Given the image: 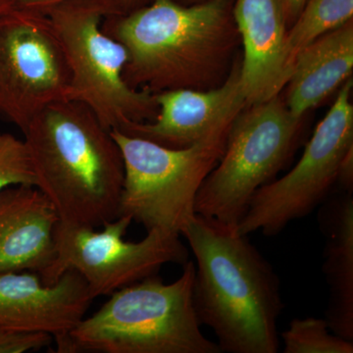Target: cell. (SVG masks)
Instances as JSON below:
<instances>
[{
	"label": "cell",
	"instance_id": "cell-1",
	"mask_svg": "<svg viewBox=\"0 0 353 353\" xmlns=\"http://www.w3.org/2000/svg\"><path fill=\"white\" fill-rule=\"evenodd\" d=\"M101 27L126 48L125 82L152 94L222 85L241 41L230 0L194 6L152 0L131 13L106 16Z\"/></svg>",
	"mask_w": 353,
	"mask_h": 353
},
{
	"label": "cell",
	"instance_id": "cell-2",
	"mask_svg": "<svg viewBox=\"0 0 353 353\" xmlns=\"http://www.w3.org/2000/svg\"><path fill=\"white\" fill-rule=\"evenodd\" d=\"M196 259L194 309L212 330L221 352H279L284 309L280 279L236 227L194 214L183 228Z\"/></svg>",
	"mask_w": 353,
	"mask_h": 353
},
{
	"label": "cell",
	"instance_id": "cell-3",
	"mask_svg": "<svg viewBox=\"0 0 353 353\" xmlns=\"http://www.w3.org/2000/svg\"><path fill=\"white\" fill-rule=\"evenodd\" d=\"M22 132L36 187L60 223L97 229L119 216L122 153L92 109L72 99L53 102Z\"/></svg>",
	"mask_w": 353,
	"mask_h": 353
},
{
	"label": "cell",
	"instance_id": "cell-4",
	"mask_svg": "<svg viewBox=\"0 0 353 353\" xmlns=\"http://www.w3.org/2000/svg\"><path fill=\"white\" fill-rule=\"evenodd\" d=\"M196 264L175 282L157 275L123 288L70 332L76 352L220 353L201 330L192 299Z\"/></svg>",
	"mask_w": 353,
	"mask_h": 353
},
{
	"label": "cell",
	"instance_id": "cell-5",
	"mask_svg": "<svg viewBox=\"0 0 353 353\" xmlns=\"http://www.w3.org/2000/svg\"><path fill=\"white\" fill-rule=\"evenodd\" d=\"M63 46L70 72L69 99L92 109L108 130L131 123L152 122L158 104L154 94L130 88L123 78L126 48L102 30L111 15L102 0H69L46 12Z\"/></svg>",
	"mask_w": 353,
	"mask_h": 353
},
{
	"label": "cell",
	"instance_id": "cell-6",
	"mask_svg": "<svg viewBox=\"0 0 353 353\" xmlns=\"http://www.w3.org/2000/svg\"><path fill=\"white\" fill-rule=\"evenodd\" d=\"M303 120L284 99L246 106L234 119L219 162L197 192L194 212L238 226L257 190L275 180L296 148Z\"/></svg>",
	"mask_w": 353,
	"mask_h": 353
},
{
	"label": "cell",
	"instance_id": "cell-7",
	"mask_svg": "<svg viewBox=\"0 0 353 353\" xmlns=\"http://www.w3.org/2000/svg\"><path fill=\"white\" fill-rule=\"evenodd\" d=\"M230 129L179 150L111 130L124 161L119 216L136 221L146 232L181 236L196 214L197 192L219 162Z\"/></svg>",
	"mask_w": 353,
	"mask_h": 353
},
{
	"label": "cell",
	"instance_id": "cell-8",
	"mask_svg": "<svg viewBox=\"0 0 353 353\" xmlns=\"http://www.w3.org/2000/svg\"><path fill=\"white\" fill-rule=\"evenodd\" d=\"M352 88L350 78L340 88L296 166L255 192L236 226L239 233L277 236L290 223L312 213L334 192L341 162L353 148Z\"/></svg>",
	"mask_w": 353,
	"mask_h": 353
},
{
	"label": "cell",
	"instance_id": "cell-9",
	"mask_svg": "<svg viewBox=\"0 0 353 353\" xmlns=\"http://www.w3.org/2000/svg\"><path fill=\"white\" fill-rule=\"evenodd\" d=\"M132 222L131 218L119 216L103 225L101 231L58 223L57 255L41 277L43 284H54L65 271L73 269L97 299L157 275L164 265L183 266L189 260V250L178 234L154 229L137 243L125 241Z\"/></svg>",
	"mask_w": 353,
	"mask_h": 353
},
{
	"label": "cell",
	"instance_id": "cell-10",
	"mask_svg": "<svg viewBox=\"0 0 353 353\" xmlns=\"http://www.w3.org/2000/svg\"><path fill=\"white\" fill-rule=\"evenodd\" d=\"M71 72L48 14L15 8L0 14V113L24 130L48 104L69 99Z\"/></svg>",
	"mask_w": 353,
	"mask_h": 353
},
{
	"label": "cell",
	"instance_id": "cell-11",
	"mask_svg": "<svg viewBox=\"0 0 353 353\" xmlns=\"http://www.w3.org/2000/svg\"><path fill=\"white\" fill-rule=\"evenodd\" d=\"M154 97L159 108L157 118L152 122L131 123L119 132L175 150L190 148L230 129L248 106L239 61L217 88L167 90Z\"/></svg>",
	"mask_w": 353,
	"mask_h": 353
},
{
	"label": "cell",
	"instance_id": "cell-12",
	"mask_svg": "<svg viewBox=\"0 0 353 353\" xmlns=\"http://www.w3.org/2000/svg\"><path fill=\"white\" fill-rule=\"evenodd\" d=\"M94 299L73 269L52 285L34 272L0 274V328L64 336L82 321Z\"/></svg>",
	"mask_w": 353,
	"mask_h": 353
},
{
	"label": "cell",
	"instance_id": "cell-13",
	"mask_svg": "<svg viewBox=\"0 0 353 353\" xmlns=\"http://www.w3.org/2000/svg\"><path fill=\"white\" fill-rule=\"evenodd\" d=\"M233 17L243 48L241 82L246 104L277 97L289 82L294 62L278 0H236Z\"/></svg>",
	"mask_w": 353,
	"mask_h": 353
},
{
	"label": "cell",
	"instance_id": "cell-14",
	"mask_svg": "<svg viewBox=\"0 0 353 353\" xmlns=\"http://www.w3.org/2000/svg\"><path fill=\"white\" fill-rule=\"evenodd\" d=\"M57 211L34 185H12L0 192V274L34 272L43 275L55 260Z\"/></svg>",
	"mask_w": 353,
	"mask_h": 353
},
{
	"label": "cell",
	"instance_id": "cell-15",
	"mask_svg": "<svg viewBox=\"0 0 353 353\" xmlns=\"http://www.w3.org/2000/svg\"><path fill=\"white\" fill-rule=\"evenodd\" d=\"M318 223L330 294L325 320L334 334L353 341V194L332 192L319 206Z\"/></svg>",
	"mask_w": 353,
	"mask_h": 353
},
{
	"label": "cell",
	"instance_id": "cell-16",
	"mask_svg": "<svg viewBox=\"0 0 353 353\" xmlns=\"http://www.w3.org/2000/svg\"><path fill=\"white\" fill-rule=\"evenodd\" d=\"M353 20L323 34L294 58L285 103L294 117L303 119L336 88L352 78Z\"/></svg>",
	"mask_w": 353,
	"mask_h": 353
},
{
	"label": "cell",
	"instance_id": "cell-17",
	"mask_svg": "<svg viewBox=\"0 0 353 353\" xmlns=\"http://www.w3.org/2000/svg\"><path fill=\"white\" fill-rule=\"evenodd\" d=\"M352 16L353 0H306L299 17L288 29V48L292 62L305 46L347 24Z\"/></svg>",
	"mask_w": 353,
	"mask_h": 353
},
{
	"label": "cell",
	"instance_id": "cell-18",
	"mask_svg": "<svg viewBox=\"0 0 353 353\" xmlns=\"http://www.w3.org/2000/svg\"><path fill=\"white\" fill-rule=\"evenodd\" d=\"M285 353H352L353 341L334 334L321 318L294 319L281 334Z\"/></svg>",
	"mask_w": 353,
	"mask_h": 353
},
{
	"label": "cell",
	"instance_id": "cell-19",
	"mask_svg": "<svg viewBox=\"0 0 353 353\" xmlns=\"http://www.w3.org/2000/svg\"><path fill=\"white\" fill-rule=\"evenodd\" d=\"M19 185L36 187L29 150L24 139L0 132V192Z\"/></svg>",
	"mask_w": 353,
	"mask_h": 353
},
{
	"label": "cell",
	"instance_id": "cell-20",
	"mask_svg": "<svg viewBox=\"0 0 353 353\" xmlns=\"http://www.w3.org/2000/svg\"><path fill=\"white\" fill-rule=\"evenodd\" d=\"M52 336L0 328V353L38 352L50 345Z\"/></svg>",
	"mask_w": 353,
	"mask_h": 353
},
{
	"label": "cell",
	"instance_id": "cell-21",
	"mask_svg": "<svg viewBox=\"0 0 353 353\" xmlns=\"http://www.w3.org/2000/svg\"><path fill=\"white\" fill-rule=\"evenodd\" d=\"M336 187L339 188L340 192L353 194V148L347 153L341 162Z\"/></svg>",
	"mask_w": 353,
	"mask_h": 353
},
{
	"label": "cell",
	"instance_id": "cell-22",
	"mask_svg": "<svg viewBox=\"0 0 353 353\" xmlns=\"http://www.w3.org/2000/svg\"><path fill=\"white\" fill-rule=\"evenodd\" d=\"M109 7L111 15H124L148 6L152 0H102Z\"/></svg>",
	"mask_w": 353,
	"mask_h": 353
},
{
	"label": "cell",
	"instance_id": "cell-23",
	"mask_svg": "<svg viewBox=\"0 0 353 353\" xmlns=\"http://www.w3.org/2000/svg\"><path fill=\"white\" fill-rule=\"evenodd\" d=\"M305 1L306 0H278L288 28L294 24V21L299 17Z\"/></svg>",
	"mask_w": 353,
	"mask_h": 353
},
{
	"label": "cell",
	"instance_id": "cell-24",
	"mask_svg": "<svg viewBox=\"0 0 353 353\" xmlns=\"http://www.w3.org/2000/svg\"><path fill=\"white\" fill-rule=\"evenodd\" d=\"M66 1L69 0H18V6L46 12L48 9Z\"/></svg>",
	"mask_w": 353,
	"mask_h": 353
},
{
	"label": "cell",
	"instance_id": "cell-25",
	"mask_svg": "<svg viewBox=\"0 0 353 353\" xmlns=\"http://www.w3.org/2000/svg\"><path fill=\"white\" fill-rule=\"evenodd\" d=\"M18 6V0H0V14Z\"/></svg>",
	"mask_w": 353,
	"mask_h": 353
}]
</instances>
